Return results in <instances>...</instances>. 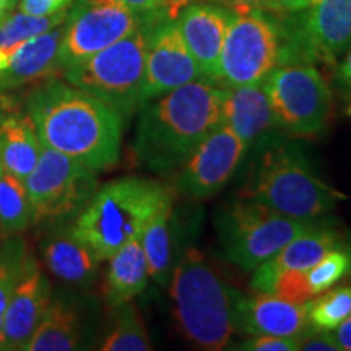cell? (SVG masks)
Returning a JSON list of instances; mask_svg holds the SVG:
<instances>
[{
	"instance_id": "obj_36",
	"label": "cell",
	"mask_w": 351,
	"mask_h": 351,
	"mask_svg": "<svg viewBox=\"0 0 351 351\" xmlns=\"http://www.w3.org/2000/svg\"><path fill=\"white\" fill-rule=\"evenodd\" d=\"M73 0H20V10L34 16H49L69 10Z\"/></svg>"
},
{
	"instance_id": "obj_43",
	"label": "cell",
	"mask_w": 351,
	"mask_h": 351,
	"mask_svg": "<svg viewBox=\"0 0 351 351\" xmlns=\"http://www.w3.org/2000/svg\"><path fill=\"white\" fill-rule=\"evenodd\" d=\"M0 168H2V166H0Z\"/></svg>"
},
{
	"instance_id": "obj_38",
	"label": "cell",
	"mask_w": 351,
	"mask_h": 351,
	"mask_svg": "<svg viewBox=\"0 0 351 351\" xmlns=\"http://www.w3.org/2000/svg\"><path fill=\"white\" fill-rule=\"evenodd\" d=\"M341 351H351V315L345 322H341L335 330H332Z\"/></svg>"
},
{
	"instance_id": "obj_18",
	"label": "cell",
	"mask_w": 351,
	"mask_h": 351,
	"mask_svg": "<svg viewBox=\"0 0 351 351\" xmlns=\"http://www.w3.org/2000/svg\"><path fill=\"white\" fill-rule=\"evenodd\" d=\"M234 330L247 335L296 337L307 326L306 304L285 301L271 293L244 296L231 289Z\"/></svg>"
},
{
	"instance_id": "obj_19",
	"label": "cell",
	"mask_w": 351,
	"mask_h": 351,
	"mask_svg": "<svg viewBox=\"0 0 351 351\" xmlns=\"http://www.w3.org/2000/svg\"><path fill=\"white\" fill-rule=\"evenodd\" d=\"M90 337L86 304L69 293H52L41 322L23 351H72L85 348Z\"/></svg>"
},
{
	"instance_id": "obj_39",
	"label": "cell",
	"mask_w": 351,
	"mask_h": 351,
	"mask_svg": "<svg viewBox=\"0 0 351 351\" xmlns=\"http://www.w3.org/2000/svg\"><path fill=\"white\" fill-rule=\"evenodd\" d=\"M337 78H339L340 86L345 88V90L351 95V47L348 49V56H346L343 62L339 65Z\"/></svg>"
},
{
	"instance_id": "obj_2",
	"label": "cell",
	"mask_w": 351,
	"mask_h": 351,
	"mask_svg": "<svg viewBox=\"0 0 351 351\" xmlns=\"http://www.w3.org/2000/svg\"><path fill=\"white\" fill-rule=\"evenodd\" d=\"M223 88L199 80L140 106L134 152L155 173L178 169L219 125Z\"/></svg>"
},
{
	"instance_id": "obj_40",
	"label": "cell",
	"mask_w": 351,
	"mask_h": 351,
	"mask_svg": "<svg viewBox=\"0 0 351 351\" xmlns=\"http://www.w3.org/2000/svg\"><path fill=\"white\" fill-rule=\"evenodd\" d=\"M274 2L278 5L280 12H296L307 7L311 0H274Z\"/></svg>"
},
{
	"instance_id": "obj_16",
	"label": "cell",
	"mask_w": 351,
	"mask_h": 351,
	"mask_svg": "<svg viewBox=\"0 0 351 351\" xmlns=\"http://www.w3.org/2000/svg\"><path fill=\"white\" fill-rule=\"evenodd\" d=\"M219 124L230 127L247 148L270 147L283 137L262 83L223 88Z\"/></svg>"
},
{
	"instance_id": "obj_20",
	"label": "cell",
	"mask_w": 351,
	"mask_h": 351,
	"mask_svg": "<svg viewBox=\"0 0 351 351\" xmlns=\"http://www.w3.org/2000/svg\"><path fill=\"white\" fill-rule=\"evenodd\" d=\"M341 244H345L343 234L328 223L320 221L313 230L296 236L275 256L267 258L257 269H254L251 287L256 291L271 293L275 278L282 271L309 270L332 249L339 247Z\"/></svg>"
},
{
	"instance_id": "obj_37",
	"label": "cell",
	"mask_w": 351,
	"mask_h": 351,
	"mask_svg": "<svg viewBox=\"0 0 351 351\" xmlns=\"http://www.w3.org/2000/svg\"><path fill=\"white\" fill-rule=\"evenodd\" d=\"M210 2L225 5L231 10H243V8H258V10L278 13L280 8L274 0H210Z\"/></svg>"
},
{
	"instance_id": "obj_8",
	"label": "cell",
	"mask_w": 351,
	"mask_h": 351,
	"mask_svg": "<svg viewBox=\"0 0 351 351\" xmlns=\"http://www.w3.org/2000/svg\"><path fill=\"white\" fill-rule=\"evenodd\" d=\"M278 13L258 8L234 10L219 56L218 86L256 85L283 65L285 43Z\"/></svg>"
},
{
	"instance_id": "obj_22",
	"label": "cell",
	"mask_w": 351,
	"mask_h": 351,
	"mask_svg": "<svg viewBox=\"0 0 351 351\" xmlns=\"http://www.w3.org/2000/svg\"><path fill=\"white\" fill-rule=\"evenodd\" d=\"M62 34L64 23L20 44L10 56L7 67L0 70V93L26 83L52 78L57 70H60L59 51Z\"/></svg>"
},
{
	"instance_id": "obj_15",
	"label": "cell",
	"mask_w": 351,
	"mask_h": 351,
	"mask_svg": "<svg viewBox=\"0 0 351 351\" xmlns=\"http://www.w3.org/2000/svg\"><path fill=\"white\" fill-rule=\"evenodd\" d=\"M52 296V285L39 267L36 257L29 251L23 271L8 301L2 327V351L25 350L41 322Z\"/></svg>"
},
{
	"instance_id": "obj_23",
	"label": "cell",
	"mask_w": 351,
	"mask_h": 351,
	"mask_svg": "<svg viewBox=\"0 0 351 351\" xmlns=\"http://www.w3.org/2000/svg\"><path fill=\"white\" fill-rule=\"evenodd\" d=\"M178 225L173 205V194L158 207L153 217L145 225L140 241L147 257L150 278L160 287H168L171 275L178 263Z\"/></svg>"
},
{
	"instance_id": "obj_9",
	"label": "cell",
	"mask_w": 351,
	"mask_h": 351,
	"mask_svg": "<svg viewBox=\"0 0 351 351\" xmlns=\"http://www.w3.org/2000/svg\"><path fill=\"white\" fill-rule=\"evenodd\" d=\"M280 129L289 137H317L327 129L332 93L313 64H285L262 82Z\"/></svg>"
},
{
	"instance_id": "obj_1",
	"label": "cell",
	"mask_w": 351,
	"mask_h": 351,
	"mask_svg": "<svg viewBox=\"0 0 351 351\" xmlns=\"http://www.w3.org/2000/svg\"><path fill=\"white\" fill-rule=\"evenodd\" d=\"M26 111L44 147L96 173L119 161L124 119L72 83L54 77L43 80L26 99Z\"/></svg>"
},
{
	"instance_id": "obj_10",
	"label": "cell",
	"mask_w": 351,
	"mask_h": 351,
	"mask_svg": "<svg viewBox=\"0 0 351 351\" xmlns=\"http://www.w3.org/2000/svg\"><path fill=\"white\" fill-rule=\"evenodd\" d=\"M33 226L72 223L98 189L96 171L41 145L38 163L25 179Z\"/></svg>"
},
{
	"instance_id": "obj_5",
	"label": "cell",
	"mask_w": 351,
	"mask_h": 351,
	"mask_svg": "<svg viewBox=\"0 0 351 351\" xmlns=\"http://www.w3.org/2000/svg\"><path fill=\"white\" fill-rule=\"evenodd\" d=\"M238 197L291 218L319 219L333 212L341 195L314 173L301 148L276 142L262 148Z\"/></svg>"
},
{
	"instance_id": "obj_11",
	"label": "cell",
	"mask_w": 351,
	"mask_h": 351,
	"mask_svg": "<svg viewBox=\"0 0 351 351\" xmlns=\"http://www.w3.org/2000/svg\"><path fill=\"white\" fill-rule=\"evenodd\" d=\"M285 64L333 65L351 47V0H311L296 12H280Z\"/></svg>"
},
{
	"instance_id": "obj_4",
	"label": "cell",
	"mask_w": 351,
	"mask_h": 351,
	"mask_svg": "<svg viewBox=\"0 0 351 351\" xmlns=\"http://www.w3.org/2000/svg\"><path fill=\"white\" fill-rule=\"evenodd\" d=\"M173 189L153 179H116L96 189L72 221V231L106 262L117 249L142 234L145 225Z\"/></svg>"
},
{
	"instance_id": "obj_30",
	"label": "cell",
	"mask_w": 351,
	"mask_h": 351,
	"mask_svg": "<svg viewBox=\"0 0 351 351\" xmlns=\"http://www.w3.org/2000/svg\"><path fill=\"white\" fill-rule=\"evenodd\" d=\"M29 247L20 234L5 236L0 243V341L8 301L23 271Z\"/></svg>"
},
{
	"instance_id": "obj_42",
	"label": "cell",
	"mask_w": 351,
	"mask_h": 351,
	"mask_svg": "<svg viewBox=\"0 0 351 351\" xmlns=\"http://www.w3.org/2000/svg\"><path fill=\"white\" fill-rule=\"evenodd\" d=\"M3 238H5V236H3L2 232H0V243H2V239H3Z\"/></svg>"
},
{
	"instance_id": "obj_34",
	"label": "cell",
	"mask_w": 351,
	"mask_h": 351,
	"mask_svg": "<svg viewBox=\"0 0 351 351\" xmlns=\"http://www.w3.org/2000/svg\"><path fill=\"white\" fill-rule=\"evenodd\" d=\"M238 350L244 351H300L298 337L282 335H251L239 343Z\"/></svg>"
},
{
	"instance_id": "obj_25",
	"label": "cell",
	"mask_w": 351,
	"mask_h": 351,
	"mask_svg": "<svg viewBox=\"0 0 351 351\" xmlns=\"http://www.w3.org/2000/svg\"><path fill=\"white\" fill-rule=\"evenodd\" d=\"M41 142L32 117L7 114L0 117V166L25 181L38 163Z\"/></svg>"
},
{
	"instance_id": "obj_35",
	"label": "cell",
	"mask_w": 351,
	"mask_h": 351,
	"mask_svg": "<svg viewBox=\"0 0 351 351\" xmlns=\"http://www.w3.org/2000/svg\"><path fill=\"white\" fill-rule=\"evenodd\" d=\"M189 0H119L122 7L129 8L137 13H156L168 12L171 16H178L181 8L186 5Z\"/></svg>"
},
{
	"instance_id": "obj_14",
	"label": "cell",
	"mask_w": 351,
	"mask_h": 351,
	"mask_svg": "<svg viewBox=\"0 0 351 351\" xmlns=\"http://www.w3.org/2000/svg\"><path fill=\"white\" fill-rule=\"evenodd\" d=\"M199 80L208 82L189 51L176 19L171 15L161 16L153 25L148 41L140 106L174 88Z\"/></svg>"
},
{
	"instance_id": "obj_13",
	"label": "cell",
	"mask_w": 351,
	"mask_h": 351,
	"mask_svg": "<svg viewBox=\"0 0 351 351\" xmlns=\"http://www.w3.org/2000/svg\"><path fill=\"white\" fill-rule=\"evenodd\" d=\"M247 150L236 132L219 124L174 169V191L192 200H205L217 195L238 173Z\"/></svg>"
},
{
	"instance_id": "obj_27",
	"label": "cell",
	"mask_w": 351,
	"mask_h": 351,
	"mask_svg": "<svg viewBox=\"0 0 351 351\" xmlns=\"http://www.w3.org/2000/svg\"><path fill=\"white\" fill-rule=\"evenodd\" d=\"M33 226V210L25 181L0 168V232L21 234Z\"/></svg>"
},
{
	"instance_id": "obj_28",
	"label": "cell",
	"mask_w": 351,
	"mask_h": 351,
	"mask_svg": "<svg viewBox=\"0 0 351 351\" xmlns=\"http://www.w3.org/2000/svg\"><path fill=\"white\" fill-rule=\"evenodd\" d=\"M307 324L335 330L341 322L351 315V285L332 287L319 293L306 302Z\"/></svg>"
},
{
	"instance_id": "obj_29",
	"label": "cell",
	"mask_w": 351,
	"mask_h": 351,
	"mask_svg": "<svg viewBox=\"0 0 351 351\" xmlns=\"http://www.w3.org/2000/svg\"><path fill=\"white\" fill-rule=\"evenodd\" d=\"M69 10L49 16H34L25 12H10L0 21V47L12 49L28 39L51 32L60 26L67 19Z\"/></svg>"
},
{
	"instance_id": "obj_24",
	"label": "cell",
	"mask_w": 351,
	"mask_h": 351,
	"mask_svg": "<svg viewBox=\"0 0 351 351\" xmlns=\"http://www.w3.org/2000/svg\"><path fill=\"white\" fill-rule=\"evenodd\" d=\"M106 262L104 301L109 307L132 301L147 287L150 274L140 236L117 249Z\"/></svg>"
},
{
	"instance_id": "obj_17",
	"label": "cell",
	"mask_w": 351,
	"mask_h": 351,
	"mask_svg": "<svg viewBox=\"0 0 351 351\" xmlns=\"http://www.w3.org/2000/svg\"><path fill=\"white\" fill-rule=\"evenodd\" d=\"M234 10L215 2L186 3L176 16L179 32L200 65L205 78L213 85L218 82L219 56L228 26Z\"/></svg>"
},
{
	"instance_id": "obj_32",
	"label": "cell",
	"mask_w": 351,
	"mask_h": 351,
	"mask_svg": "<svg viewBox=\"0 0 351 351\" xmlns=\"http://www.w3.org/2000/svg\"><path fill=\"white\" fill-rule=\"evenodd\" d=\"M307 270H285L275 278L271 295L282 298L285 301L306 304L314 295L311 293L306 278Z\"/></svg>"
},
{
	"instance_id": "obj_41",
	"label": "cell",
	"mask_w": 351,
	"mask_h": 351,
	"mask_svg": "<svg viewBox=\"0 0 351 351\" xmlns=\"http://www.w3.org/2000/svg\"><path fill=\"white\" fill-rule=\"evenodd\" d=\"M346 112H348L350 116H351V104H350V106H348V109H346Z\"/></svg>"
},
{
	"instance_id": "obj_21",
	"label": "cell",
	"mask_w": 351,
	"mask_h": 351,
	"mask_svg": "<svg viewBox=\"0 0 351 351\" xmlns=\"http://www.w3.org/2000/svg\"><path fill=\"white\" fill-rule=\"evenodd\" d=\"M47 228L41 241V254L51 274L73 287L93 285L103 261L72 231V223Z\"/></svg>"
},
{
	"instance_id": "obj_33",
	"label": "cell",
	"mask_w": 351,
	"mask_h": 351,
	"mask_svg": "<svg viewBox=\"0 0 351 351\" xmlns=\"http://www.w3.org/2000/svg\"><path fill=\"white\" fill-rule=\"evenodd\" d=\"M296 337L302 351H341L330 330H324L311 324H307Z\"/></svg>"
},
{
	"instance_id": "obj_7",
	"label": "cell",
	"mask_w": 351,
	"mask_h": 351,
	"mask_svg": "<svg viewBox=\"0 0 351 351\" xmlns=\"http://www.w3.org/2000/svg\"><path fill=\"white\" fill-rule=\"evenodd\" d=\"M319 223V219L287 217L243 197L219 210L215 219L226 261L247 271L257 269L296 236Z\"/></svg>"
},
{
	"instance_id": "obj_6",
	"label": "cell",
	"mask_w": 351,
	"mask_h": 351,
	"mask_svg": "<svg viewBox=\"0 0 351 351\" xmlns=\"http://www.w3.org/2000/svg\"><path fill=\"white\" fill-rule=\"evenodd\" d=\"M165 15L169 13L153 16L137 32L64 70L65 82L96 96L119 114L124 122L129 121L140 108L152 28Z\"/></svg>"
},
{
	"instance_id": "obj_3",
	"label": "cell",
	"mask_w": 351,
	"mask_h": 351,
	"mask_svg": "<svg viewBox=\"0 0 351 351\" xmlns=\"http://www.w3.org/2000/svg\"><path fill=\"white\" fill-rule=\"evenodd\" d=\"M173 314L189 343L205 351L225 350L234 333L231 288L204 254L191 247L169 280Z\"/></svg>"
},
{
	"instance_id": "obj_12",
	"label": "cell",
	"mask_w": 351,
	"mask_h": 351,
	"mask_svg": "<svg viewBox=\"0 0 351 351\" xmlns=\"http://www.w3.org/2000/svg\"><path fill=\"white\" fill-rule=\"evenodd\" d=\"M160 13L168 12L137 13L122 5H88L75 0L64 21L59 51L60 72L137 32Z\"/></svg>"
},
{
	"instance_id": "obj_26",
	"label": "cell",
	"mask_w": 351,
	"mask_h": 351,
	"mask_svg": "<svg viewBox=\"0 0 351 351\" xmlns=\"http://www.w3.org/2000/svg\"><path fill=\"white\" fill-rule=\"evenodd\" d=\"M101 351H150L148 337L142 317L132 301L111 306V319L108 330L99 345Z\"/></svg>"
},
{
	"instance_id": "obj_31",
	"label": "cell",
	"mask_w": 351,
	"mask_h": 351,
	"mask_svg": "<svg viewBox=\"0 0 351 351\" xmlns=\"http://www.w3.org/2000/svg\"><path fill=\"white\" fill-rule=\"evenodd\" d=\"M348 275H351V245L346 243L332 249L327 256H324L306 271L307 285L314 296L335 287Z\"/></svg>"
}]
</instances>
